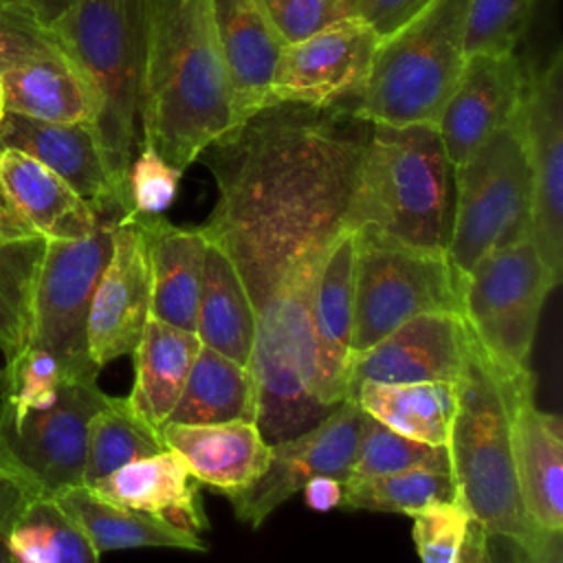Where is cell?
<instances>
[{"label":"cell","instance_id":"4","mask_svg":"<svg viewBox=\"0 0 563 563\" xmlns=\"http://www.w3.org/2000/svg\"><path fill=\"white\" fill-rule=\"evenodd\" d=\"M145 18L147 0H73L48 24L95 95L92 130L123 194L125 174L139 143Z\"/></svg>","mask_w":563,"mask_h":563},{"label":"cell","instance_id":"14","mask_svg":"<svg viewBox=\"0 0 563 563\" xmlns=\"http://www.w3.org/2000/svg\"><path fill=\"white\" fill-rule=\"evenodd\" d=\"M380 37L361 18H343L284 44L271 86L275 101L310 108L356 106Z\"/></svg>","mask_w":563,"mask_h":563},{"label":"cell","instance_id":"9","mask_svg":"<svg viewBox=\"0 0 563 563\" xmlns=\"http://www.w3.org/2000/svg\"><path fill=\"white\" fill-rule=\"evenodd\" d=\"M108 398L97 380L66 378L48 407L11 409L0 402V475L31 497L84 486L88 424Z\"/></svg>","mask_w":563,"mask_h":563},{"label":"cell","instance_id":"17","mask_svg":"<svg viewBox=\"0 0 563 563\" xmlns=\"http://www.w3.org/2000/svg\"><path fill=\"white\" fill-rule=\"evenodd\" d=\"M471 332L457 312H422L391 330L372 347L352 354L347 398L365 380L457 383Z\"/></svg>","mask_w":563,"mask_h":563},{"label":"cell","instance_id":"19","mask_svg":"<svg viewBox=\"0 0 563 563\" xmlns=\"http://www.w3.org/2000/svg\"><path fill=\"white\" fill-rule=\"evenodd\" d=\"M150 319V273L134 216L114 224L112 253L99 277L88 314V352L101 369L132 354Z\"/></svg>","mask_w":563,"mask_h":563},{"label":"cell","instance_id":"12","mask_svg":"<svg viewBox=\"0 0 563 563\" xmlns=\"http://www.w3.org/2000/svg\"><path fill=\"white\" fill-rule=\"evenodd\" d=\"M521 132L530 165V240L559 286L563 277V53L526 68Z\"/></svg>","mask_w":563,"mask_h":563},{"label":"cell","instance_id":"43","mask_svg":"<svg viewBox=\"0 0 563 563\" xmlns=\"http://www.w3.org/2000/svg\"><path fill=\"white\" fill-rule=\"evenodd\" d=\"M490 539L501 545L504 563H563V532L534 530L523 539Z\"/></svg>","mask_w":563,"mask_h":563},{"label":"cell","instance_id":"24","mask_svg":"<svg viewBox=\"0 0 563 563\" xmlns=\"http://www.w3.org/2000/svg\"><path fill=\"white\" fill-rule=\"evenodd\" d=\"M143 235L150 273V317L196 332L198 295L207 238L163 216H134Z\"/></svg>","mask_w":563,"mask_h":563},{"label":"cell","instance_id":"8","mask_svg":"<svg viewBox=\"0 0 563 563\" xmlns=\"http://www.w3.org/2000/svg\"><path fill=\"white\" fill-rule=\"evenodd\" d=\"M356 231L350 356L422 312L462 314L464 275L446 253L416 249L369 229Z\"/></svg>","mask_w":563,"mask_h":563},{"label":"cell","instance_id":"27","mask_svg":"<svg viewBox=\"0 0 563 563\" xmlns=\"http://www.w3.org/2000/svg\"><path fill=\"white\" fill-rule=\"evenodd\" d=\"M79 523L99 554L132 548H174L207 552L198 532L176 528L154 515L117 506L88 486H75L53 497Z\"/></svg>","mask_w":563,"mask_h":563},{"label":"cell","instance_id":"22","mask_svg":"<svg viewBox=\"0 0 563 563\" xmlns=\"http://www.w3.org/2000/svg\"><path fill=\"white\" fill-rule=\"evenodd\" d=\"M218 48L231 81L238 121L273 103L271 86L282 37L260 0H209Z\"/></svg>","mask_w":563,"mask_h":563},{"label":"cell","instance_id":"46","mask_svg":"<svg viewBox=\"0 0 563 563\" xmlns=\"http://www.w3.org/2000/svg\"><path fill=\"white\" fill-rule=\"evenodd\" d=\"M343 488H345V484L332 475H314L301 486L303 504L317 512H328L332 508H341L343 506Z\"/></svg>","mask_w":563,"mask_h":563},{"label":"cell","instance_id":"49","mask_svg":"<svg viewBox=\"0 0 563 563\" xmlns=\"http://www.w3.org/2000/svg\"><path fill=\"white\" fill-rule=\"evenodd\" d=\"M4 114V97H2V84H0V119Z\"/></svg>","mask_w":563,"mask_h":563},{"label":"cell","instance_id":"2","mask_svg":"<svg viewBox=\"0 0 563 563\" xmlns=\"http://www.w3.org/2000/svg\"><path fill=\"white\" fill-rule=\"evenodd\" d=\"M139 123L183 172L240 123L209 0H147Z\"/></svg>","mask_w":563,"mask_h":563},{"label":"cell","instance_id":"32","mask_svg":"<svg viewBox=\"0 0 563 563\" xmlns=\"http://www.w3.org/2000/svg\"><path fill=\"white\" fill-rule=\"evenodd\" d=\"M7 552L13 563H99V552L53 497H29L15 517Z\"/></svg>","mask_w":563,"mask_h":563},{"label":"cell","instance_id":"30","mask_svg":"<svg viewBox=\"0 0 563 563\" xmlns=\"http://www.w3.org/2000/svg\"><path fill=\"white\" fill-rule=\"evenodd\" d=\"M350 398L387 429L433 446H446L457 405L455 383H361Z\"/></svg>","mask_w":563,"mask_h":563},{"label":"cell","instance_id":"44","mask_svg":"<svg viewBox=\"0 0 563 563\" xmlns=\"http://www.w3.org/2000/svg\"><path fill=\"white\" fill-rule=\"evenodd\" d=\"M431 0H356L354 15L369 24L383 40L422 11Z\"/></svg>","mask_w":563,"mask_h":563},{"label":"cell","instance_id":"34","mask_svg":"<svg viewBox=\"0 0 563 563\" xmlns=\"http://www.w3.org/2000/svg\"><path fill=\"white\" fill-rule=\"evenodd\" d=\"M46 240L0 242V352L15 358L31 341L33 295Z\"/></svg>","mask_w":563,"mask_h":563},{"label":"cell","instance_id":"38","mask_svg":"<svg viewBox=\"0 0 563 563\" xmlns=\"http://www.w3.org/2000/svg\"><path fill=\"white\" fill-rule=\"evenodd\" d=\"M64 380V369L51 352L26 345L0 369V402L11 409L48 407Z\"/></svg>","mask_w":563,"mask_h":563},{"label":"cell","instance_id":"28","mask_svg":"<svg viewBox=\"0 0 563 563\" xmlns=\"http://www.w3.org/2000/svg\"><path fill=\"white\" fill-rule=\"evenodd\" d=\"M198 350L200 339L196 332L150 317L132 352L134 383L128 400L134 411L161 429L185 387Z\"/></svg>","mask_w":563,"mask_h":563},{"label":"cell","instance_id":"7","mask_svg":"<svg viewBox=\"0 0 563 563\" xmlns=\"http://www.w3.org/2000/svg\"><path fill=\"white\" fill-rule=\"evenodd\" d=\"M532 180L521 114L453 167L446 257L466 275L490 251L530 238Z\"/></svg>","mask_w":563,"mask_h":563},{"label":"cell","instance_id":"16","mask_svg":"<svg viewBox=\"0 0 563 563\" xmlns=\"http://www.w3.org/2000/svg\"><path fill=\"white\" fill-rule=\"evenodd\" d=\"M510 449L521 506L539 530L563 532V422L534 402V376L508 374Z\"/></svg>","mask_w":563,"mask_h":563},{"label":"cell","instance_id":"41","mask_svg":"<svg viewBox=\"0 0 563 563\" xmlns=\"http://www.w3.org/2000/svg\"><path fill=\"white\" fill-rule=\"evenodd\" d=\"M62 51L48 24L22 0H0V75L22 62Z\"/></svg>","mask_w":563,"mask_h":563},{"label":"cell","instance_id":"23","mask_svg":"<svg viewBox=\"0 0 563 563\" xmlns=\"http://www.w3.org/2000/svg\"><path fill=\"white\" fill-rule=\"evenodd\" d=\"M161 435L198 484L229 499L251 488L266 471L271 444L253 420L220 424H163Z\"/></svg>","mask_w":563,"mask_h":563},{"label":"cell","instance_id":"50","mask_svg":"<svg viewBox=\"0 0 563 563\" xmlns=\"http://www.w3.org/2000/svg\"><path fill=\"white\" fill-rule=\"evenodd\" d=\"M0 154H2V150H0Z\"/></svg>","mask_w":563,"mask_h":563},{"label":"cell","instance_id":"39","mask_svg":"<svg viewBox=\"0 0 563 563\" xmlns=\"http://www.w3.org/2000/svg\"><path fill=\"white\" fill-rule=\"evenodd\" d=\"M183 169L167 163L158 150L141 139L125 174L130 216H163L178 194Z\"/></svg>","mask_w":563,"mask_h":563},{"label":"cell","instance_id":"10","mask_svg":"<svg viewBox=\"0 0 563 563\" xmlns=\"http://www.w3.org/2000/svg\"><path fill=\"white\" fill-rule=\"evenodd\" d=\"M554 286L530 238L490 251L464 275L462 319L497 367H530L539 317Z\"/></svg>","mask_w":563,"mask_h":563},{"label":"cell","instance_id":"45","mask_svg":"<svg viewBox=\"0 0 563 563\" xmlns=\"http://www.w3.org/2000/svg\"><path fill=\"white\" fill-rule=\"evenodd\" d=\"M29 497L20 484L0 475V563H13L7 552V537Z\"/></svg>","mask_w":563,"mask_h":563},{"label":"cell","instance_id":"26","mask_svg":"<svg viewBox=\"0 0 563 563\" xmlns=\"http://www.w3.org/2000/svg\"><path fill=\"white\" fill-rule=\"evenodd\" d=\"M0 84L4 112L53 123H95V95L64 48L4 70Z\"/></svg>","mask_w":563,"mask_h":563},{"label":"cell","instance_id":"15","mask_svg":"<svg viewBox=\"0 0 563 563\" xmlns=\"http://www.w3.org/2000/svg\"><path fill=\"white\" fill-rule=\"evenodd\" d=\"M526 79V66L515 53L466 55L460 79L435 121L453 167L521 114Z\"/></svg>","mask_w":563,"mask_h":563},{"label":"cell","instance_id":"5","mask_svg":"<svg viewBox=\"0 0 563 563\" xmlns=\"http://www.w3.org/2000/svg\"><path fill=\"white\" fill-rule=\"evenodd\" d=\"M519 372V369H517ZM508 369L497 367L471 336L449 433V462L457 504L488 537L523 539L534 530L523 512L512 449Z\"/></svg>","mask_w":563,"mask_h":563},{"label":"cell","instance_id":"35","mask_svg":"<svg viewBox=\"0 0 563 563\" xmlns=\"http://www.w3.org/2000/svg\"><path fill=\"white\" fill-rule=\"evenodd\" d=\"M455 499L457 490L451 471L409 468L345 484L341 508L400 512L409 517L431 504Z\"/></svg>","mask_w":563,"mask_h":563},{"label":"cell","instance_id":"37","mask_svg":"<svg viewBox=\"0 0 563 563\" xmlns=\"http://www.w3.org/2000/svg\"><path fill=\"white\" fill-rule=\"evenodd\" d=\"M537 0H468L464 51L515 53L532 20Z\"/></svg>","mask_w":563,"mask_h":563},{"label":"cell","instance_id":"42","mask_svg":"<svg viewBox=\"0 0 563 563\" xmlns=\"http://www.w3.org/2000/svg\"><path fill=\"white\" fill-rule=\"evenodd\" d=\"M284 44L299 42L317 31L354 15L356 0H260Z\"/></svg>","mask_w":563,"mask_h":563},{"label":"cell","instance_id":"29","mask_svg":"<svg viewBox=\"0 0 563 563\" xmlns=\"http://www.w3.org/2000/svg\"><path fill=\"white\" fill-rule=\"evenodd\" d=\"M255 308L231 260L211 242L207 244L196 334L202 345L249 365L255 343Z\"/></svg>","mask_w":563,"mask_h":563},{"label":"cell","instance_id":"20","mask_svg":"<svg viewBox=\"0 0 563 563\" xmlns=\"http://www.w3.org/2000/svg\"><path fill=\"white\" fill-rule=\"evenodd\" d=\"M99 220L92 207L48 167L18 150H2L0 242L75 240L88 235Z\"/></svg>","mask_w":563,"mask_h":563},{"label":"cell","instance_id":"40","mask_svg":"<svg viewBox=\"0 0 563 563\" xmlns=\"http://www.w3.org/2000/svg\"><path fill=\"white\" fill-rule=\"evenodd\" d=\"M409 517L413 519L411 534L420 563H457L471 523L468 512L457 501L431 504Z\"/></svg>","mask_w":563,"mask_h":563},{"label":"cell","instance_id":"3","mask_svg":"<svg viewBox=\"0 0 563 563\" xmlns=\"http://www.w3.org/2000/svg\"><path fill=\"white\" fill-rule=\"evenodd\" d=\"M453 218V165L435 125L372 123L352 229L446 253Z\"/></svg>","mask_w":563,"mask_h":563},{"label":"cell","instance_id":"21","mask_svg":"<svg viewBox=\"0 0 563 563\" xmlns=\"http://www.w3.org/2000/svg\"><path fill=\"white\" fill-rule=\"evenodd\" d=\"M354 262L356 231L347 229L330 244L312 297L314 398L328 411L347 398Z\"/></svg>","mask_w":563,"mask_h":563},{"label":"cell","instance_id":"25","mask_svg":"<svg viewBox=\"0 0 563 563\" xmlns=\"http://www.w3.org/2000/svg\"><path fill=\"white\" fill-rule=\"evenodd\" d=\"M88 488L117 506L154 515L189 532L209 528L198 482L172 449L130 462Z\"/></svg>","mask_w":563,"mask_h":563},{"label":"cell","instance_id":"6","mask_svg":"<svg viewBox=\"0 0 563 563\" xmlns=\"http://www.w3.org/2000/svg\"><path fill=\"white\" fill-rule=\"evenodd\" d=\"M468 0H431L376 46L356 114L372 123L435 125L464 59Z\"/></svg>","mask_w":563,"mask_h":563},{"label":"cell","instance_id":"33","mask_svg":"<svg viewBox=\"0 0 563 563\" xmlns=\"http://www.w3.org/2000/svg\"><path fill=\"white\" fill-rule=\"evenodd\" d=\"M165 449L161 429L136 413L128 396H110L88 424L84 486H92L112 471Z\"/></svg>","mask_w":563,"mask_h":563},{"label":"cell","instance_id":"48","mask_svg":"<svg viewBox=\"0 0 563 563\" xmlns=\"http://www.w3.org/2000/svg\"><path fill=\"white\" fill-rule=\"evenodd\" d=\"M24 4H29L44 24H51L53 20H57L73 0H22Z\"/></svg>","mask_w":563,"mask_h":563},{"label":"cell","instance_id":"36","mask_svg":"<svg viewBox=\"0 0 563 563\" xmlns=\"http://www.w3.org/2000/svg\"><path fill=\"white\" fill-rule=\"evenodd\" d=\"M409 468L451 471L449 449L409 440L363 411V429L345 484Z\"/></svg>","mask_w":563,"mask_h":563},{"label":"cell","instance_id":"11","mask_svg":"<svg viewBox=\"0 0 563 563\" xmlns=\"http://www.w3.org/2000/svg\"><path fill=\"white\" fill-rule=\"evenodd\" d=\"M114 218L75 240H46L35 295L29 345L51 352L66 378L97 380L88 352V314L99 277L112 253Z\"/></svg>","mask_w":563,"mask_h":563},{"label":"cell","instance_id":"1","mask_svg":"<svg viewBox=\"0 0 563 563\" xmlns=\"http://www.w3.org/2000/svg\"><path fill=\"white\" fill-rule=\"evenodd\" d=\"M369 130L354 106L275 101L200 154L218 200L198 229L231 260L255 308L249 369L268 444L330 413L314 398L310 312L321 262L352 229Z\"/></svg>","mask_w":563,"mask_h":563},{"label":"cell","instance_id":"31","mask_svg":"<svg viewBox=\"0 0 563 563\" xmlns=\"http://www.w3.org/2000/svg\"><path fill=\"white\" fill-rule=\"evenodd\" d=\"M257 398L249 365H242L207 345L191 363L185 387L167 418L172 424H220L233 420L255 422ZM165 422V424H167Z\"/></svg>","mask_w":563,"mask_h":563},{"label":"cell","instance_id":"18","mask_svg":"<svg viewBox=\"0 0 563 563\" xmlns=\"http://www.w3.org/2000/svg\"><path fill=\"white\" fill-rule=\"evenodd\" d=\"M18 150L70 185L99 218L130 216L90 123H53L15 112L0 119V150Z\"/></svg>","mask_w":563,"mask_h":563},{"label":"cell","instance_id":"47","mask_svg":"<svg viewBox=\"0 0 563 563\" xmlns=\"http://www.w3.org/2000/svg\"><path fill=\"white\" fill-rule=\"evenodd\" d=\"M457 563H497L495 552L490 548L488 532L473 519L466 528V537H464Z\"/></svg>","mask_w":563,"mask_h":563},{"label":"cell","instance_id":"13","mask_svg":"<svg viewBox=\"0 0 563 563\" xmlns=\"http://www.w3.org/2000/svg\"><path fill=\"white\" fill-rule=\"evenodd\" d=\"M363 429V409L354 398L339 402L310 429L271 444V460L260 479L231 497L235 517L260 528L314 475L347 482Z\"/></svg>","mask_w":563,"mask_h":563}]
</instances>
